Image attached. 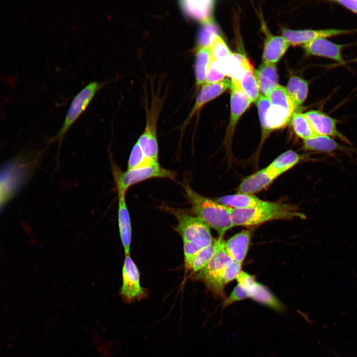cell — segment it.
Segmentation results:
<instances>
[{
	"label": "cell",
	"instance_id": "4",
	"mask_svg": "<svg viewBox=\"0 0 357 357\" xmlns=\"http://www.w3.org/2000/svg\"><path fill=\"white\" fill-rule=\"evenodd\" d=\"M112 163V172L118 195L125 194L131 186L153 178L174 179V172L162 167L159 162L122 172L116 164Z\"/></svg>",
	"mask_w": 357,
	"mask_h": 357
},
{
	"label": "cell",
	"instance_id": "16",
	"mask_svg": "<svg viewBox=\"0 0 357 357\" xmlns=\"http://www.w3.org/2000/svg\"><path fill=\"white\" fill-rule=\"evenodd\" d=\"M245 289L248 298L279 313L285 311V305L264 286L255 280Z\"/></svg>",
	"mask_w": 357,
	"mask_h": 357
},
{
	"label": "cell",
	"instance_id": "14",
	"mask_svg": "<svg viewBox=\"0 0 357 357\" xmlns=\"http://www.w3.org/2000/svg\"><path fill=\"white\" fill-rule=\"evenodd\" d=\"M157 119L155 115L147 117L145 129L137 141L145 156L155 162H158L159 155L156 133Z\"/></svg>",
	"mask_w": 357,
	"mask_h": 357
},
{
	"label": "cell",
	"instance_id": "13",
	"mask_svg": "<svg viewBox=\"0 0 357 357\" xmlns=\"http://www.w3.org/2000/svg\"><path fill=\"white\" fill-rule=\"evenodd\" d=\"M230 83L231 80L229 79L224 78L217 82L205 83L203 85L196 99L194 105L183 123V127L206 103L224 92L230 86Z\"/></svg>",
	"mask_w": 357,
	"mask_h": 357
},
{
	"label": "cell",
	"instance_id": "17",
	"mask_svg": "<svg viewBox=\"0 0 357 357\" xmlns=\"http://www.w3.org/2000/svg\"><path fill=\"white\" fill-rule=\"evenodd\" d=\"M118 221L119 233L125 255L130 254L132 230L129 213L125 201V195H118Z\"/></svg>",
	"mask_w": 357,
	"mask_h": 357
},
{
	"label": "cell",
	"instance_id": "6",
	"mask_svg": "<svg viewBox=\"0 0 357 357\" xmlns=\"http://www.w3.org/2000/svg\"><path fill=\"white\" fill-rule=\"evenodd\" d=\"M178 221L175 230L183 240L195 243L202 247L210 244L213 241L209 227L199 217L192 216L181 211L170 208Z\"/></svg>",
	"mask_w": 357,
	"mask_h": 357
},
{
	"label": "cell",
	"instance_id": "22",
	"mask_svg": "<svg viewBox=\"0 0 357 357\" xmlns=\"http://www.w3.org/2000/svg\"><path fill=\"white\" fill-rule=\"evenodd\" d=\"M290 45L283 36L267 35L263 49V61L275 64L285 54Z\"/></svg>",
	"mask_w": 357,
	"mask_h": 357
},
{
	"label": "cell",
	"instance_id": "38",
	"mask_svg": "<svg viewBox=\"0 0 357 357\" xmlns=\"http://www.w3.org/2000/svg\"><path fill=\"white\" fill-rule=\"evenodd\" d=\"M185 266L189 269L196 255L203 248L195 243L183 240Z\"/></svg>",
	"mask_w": 357,
	"mask_h": 357
},
{
	"label": "cell",
	"instance_id": "5",
	"mask_svg": "<svg viewBox=\"0 0 357 357\" xmlns=\"http://www.w3.org/2000/svg\"><path fill=\"white\" fill-rule=\"evenodd\" d=\"M111 81H91L77 93L70 103L60 130L51 139V142L58 141L59 146H60L70 128L84 112L97 92Z\"/></svg>",
	"mask_w": 357,
	"mask_h": 357
},
{
	"label": "cell",
	"instance_id": "15",
	"mask_svg": "<svg viewBox=\"0 0 357 357\" xmlns=\"http://www.w3.org/2000/svg\"><path fill=\"white\" fill-rule=\"evenodd\" d=\"M179 5L185 15L192 20L203 23L213 19L214 0H180Z\"/></svg>",
	"mask_w": 357,
	"mask_h": 357
},
{
	"label": "cell",
	"instance_id": "26",
	"mask_svg": "<svg viewBox=\"0 0 357 357\" xmlns=\"http://www.w3.org/2000/svg\"><path fill=\"white\" fill-rule=\"evenodd\" d=\"M211 59L212 55L210 47L197 49L195 65L197 87H200L205 84L208 66Z\"/></svg>",
	"mask_w": 357,
	"mask_h": 357
},
{
	"label": "cell",
	"instance_id": "20",
	"mask_svg": "<svg viewBox=\"0 0 357 357\" xmlns=\"http://www.w3.org/2000/svg\"><path fill=\"white\" fill-rule=\"evenodd\" d=\"M241 263L232 260L206 289L213 295L215 298L224 300L226 298L224 293L225 286L236 279L241 271Z\"/></svg>",
	"mask_w": 357,
	"mask_h": 357
},
{
	"label": "cell",
	"instance_id": "11",
	"mask_svg": "<svg viewBox=\"0 0 357 357\" xmlns=\"http://www.w3.org/2000/svg\"><path fill=\"white\" fill-rule=\"evenodd\" d=\"M304 114L317 134L338 138L350 143L349 139L337 129V119L317 110L309 111Z\"/></svg>",
	"mask_w": 357,
	"mask_h": 357
},
{
	"label": "cell",
	"instance_id": "3",
	"mask_svg": "<svg viewBox=\"0 0 357 357\" xmlns=\"http://www.w3.org/2000/svg\"><path fill=\"white\" fill-rule=\"evenodd\" d=\"M15 158L0 168V210L29 178L35 163Z\"/></svg>",
	"mask_w": 357,
	"mask_h": 357
},
{
	"label": "cell",
	"instance_id": "33",
	"mask_svg": "<svg viewBox=\"0 0 357 357\" xmlns=\"http://www.w3.org/2000/svg\"><path fill=\"white\" fill-rule=\"evenodd\" d=\"M212 57L222 65L231 57L232 53L222 39L218 35L216 37L210 46Z\"/></svg>",
	"mask_w": 357,
	"mask_h": 357
},
{
	"label": "cell",
	"instance_id": "27",
	"mask_svg": "<svg viewBox=\"0 0 357 357\" xmlns=\"http://www.w3.org/2000/svg\"><path fill=\"white\" fill-rule=\"evenodd\" d=\"M300 159L299 154L293 150H288L276 158L267 168L278 177L293 167Z\"/></svg>",
	"mask_w": 357,
	"mask_h": 357
},
{
	"label": "cell",
	"instance_id": "18",
	"mask_svg": "<svg viewBox=\"0 0 357 357\" xmlns=\"http://www.w3.org/2000/svg\"><path fill=\"white\" fill-rule=\"evenodd\" d=\"M251 234L250 230H244L225 241V250L233 260L242 263L248 250Z\"/></svg>",
	"mask_w": 357,
	"mask_h": 357
},
{
	"label": "cell",
	"instance_id": "36",
	"mask_svg": "<svg viewBox=\"0 0 357 357\" xmlns=\"http://www.w3.org/2000/svg\"><path fill=\"white\" fill-rule=\"evenodd\" d=\"M226 75L220 63L212 57L209 63L205 83H215L225 78Z\"/></svg>",
	"mask_w": 357,
	"mask_h": 357
},
{
	"label": "cell",
	"instance_id": "37",
	"mask_svg": "<svg viewBox=\"0 0 357 357\" xmlns=\"http://www.w3.org/2000/svg\"><path fill=\"white\" fill-rule=\"evenodd\" d=\"M248 298L246 290L238 284L234 288L231 294L226 298L220 305L222 309L236 302Z\"/></svg>",
	"mask_w": 357,
	"mask_h": 357
},
{
	"label": "cell",
	"instance_id": "24",
	"mask_svg": "<svg viewBox=\"0 0 357 357\" xmlns=\"http://www.w3.org/2000/svg\"><path fill=\"white\" fill-rule=\"evenodd\" d=\"M215 200L234 209L250 208L263 201L252 194L239 193L221 196L216 198Z\"/></svg>",
	"mask_w": 357,
	"mask_h": 357
},
{
	"label": "cell",
	"instance_id": "7",
	"mask_svg": "<svg viewBox=\"0 0 357 357\" xmlns=\"http://www.w3.org/2000/svg\"><path fill=\"white\" fill-rule=\"evenodd\" d=\"M122 280L119 295L124 302L129 303L146 298L147 291L140 285L138 269L130 254L125 255Z\"/></svg>",
	"mask_w": 357,
	"mask_h": 357
},
{
	"label": "cell",
	"instance_id": "25",
	"mask_svg": "<svg viewBox=\"0 0 357 357\" xmlns=\"http://www.w3.org/2000/svg\"><path fill=\"white\" fill-rule=\"evenodd\" d=\"M223 237H219L217 239H214L210 244L203 247L196 255L189 268V269L191 270L194 274L203 269L208 264L224 240Z\"/></svg>",
	"mask_w": 357,
	"mask_h": 357
},
{
	"label": "cell",
	"instance_id": "8",
	"mask_svg": "<svg viewBox=\"0 0 357 357\" xmlns=\"http://www.w3.org/2000/svg\"><path fill=\"white\" fill-rule=\"evenodd\" d=\"M230 88V118L224 139V143L227 147L230 145L238 120L252 103L250 99L231 81Z\"/></svg>",
	"mask_w": 357,
	"mask_h": 357
},
{
	"label": "cell",
	"instance_id": "21",
	"mask_svg": "<svg viewBox=\"0 0 357 357\" xmlns=\"http://www.w3.org/2000/svg\"><path fill=\"white\" fill-rule=\"evenodd\" d=\"M253 73L259 92L266 97L278 85L275 64L263 61Z\"/></svg>",
	"mask_w": 357,
	"mask_h": 357
},
{
	"label": "cell",
	"instance_id": "29",
	"mask_svg": "<svg viewBox=\"0 0 357 357\" xmlns=\"http://www.w3.org/2000/svg\"><path fill=\"white\" fill-rule=\"evenodd\" d=\"M286 88L297 108L306 99L308 91V83L300 77H290Z\"/></svg>",
	"mask_w": 357,
	"mask_h": 357
},
{
	"label": "cell",
	"instance_id": "12",
	"mask_svg": "<svg viewBox=\"0 0 357 357\" xmlns=\"http://www.w3.org/2000/svg\"><path fill=\"white\" fill-rule=\"evenodd\" d=\"M224 240L218 250L203 269L195 273L194 279L202 281L207 288L222 271L233 260L225 249Z\"/></svg>",
	"mask_w": 357,
	"mask_h": 357
},
{
	"label": "cell",
	"instance_id": "10",
	"mask_svg": "<svg viewBox=\"0 0 357 357\" xmlns=\"http://www.w3.org/2000/svg\"><path fill=\"white\" fill-rule=\"evenodd\" d=\"M302 46L307 55L326 58L340 64L346 63L343 57L342 52L347 45L336 44L326 38H319Z\"/></svg>",
	"mask_w": 357,
	"mask_h": 357
},
{
	"label": "cell",
	"instance_id": "9",
	"mask_svg": "<svg viewBox=\"0 0 357 357\" xmlns=\"http://www.w3.org/2000/svg\"><path fill=\"white\" fill-rule=\"evenodd\" d=\"M357 31V30H354L340 29L295 30L283 28L282 35L291 45L296 46L301 45L303 46L319 38L332 37Z\"/></svg>",
	"mask_w": 357,
	"mask_h": 357
},
{
	"label": "cell",
	"instance_id": "30",
	"mask_svg": "<svg viewBox=\"0 0 357 357\" xmlns=\"http://www.w3.org/2000/svg\"><path fill=\"white\" fill-rule=\"evenodd\" d=\"M271 105L281 107L294 114L297 109V106L292 100L286 87L278 85L267 95Z\"/></svg>",
	"mask_w": 357,
	"mask_h": 357
},
{
	"label": "cell",
	"instance_id": "28",
	"mask_svg": "<svg viewBox=\"0 0 357 357\" xmlns=\"http://www.w3.org/2000/svg\"><path fill=\"white\" fill-rule=\"evenodd\" d=\"M231 81L240 88L252 102H256L260 94L253 70H246L238 80L231 79Z\"/></svg>",
	"mask_w": 357,
	"mask_h": 357
},
{
	"label": "cell",
	"instance_id": "39",
	"mask_svg": "<svg viewBox=\"0 0 357 357\" xmlns=\"http://www.w3.org/2000/svg\"><path fill=\"white\" fill-rule=\"evenodd\" d=\"M333 2L340 5L350 11L357 14V0H339Z\"/></svg>",
	"mask_w": 357,
	"mask_h": 357
},
{
	"label": "cell",
	"instance_id": "19",
	"mask_svg": "<svg viewBox=\"0 0 357 357\" xmlns=\"http://www.w3.org/2000/svg\"><path fill=\"white\" fill-rule=\"evenodd\" d=\"M277 177L266 167L244 179L238 185L237 193H256L270 184Z\"/></svg>",
	"mask_w": 357,
	"mask_h": 357
},
{
	"label": "cell",
	"instance_id": "40",
	"mask_svg": "<svg viewBox=\"0 0 357 357\" xmlns=\"http://www.w3.org/2000/svg\"><path fill=\"white\" fill-rule=\"evenodd\" d=\"M351 63V62H357V58H354L353 59H352L350 60H348V61L346 62V63Z\"/></svg>",
	"mask_w": 357,
	"mask_h": 357
},
{
	"label": "cell",
	"instance_id": "1",
	"mask_svg": "<svg viewBox=\"0 0 357 357\" xmlns=\"http://www.w3.org/2000/svg\"><path fill=\"white\" fill-rule=\"evenodd\" d=\"M230 216L234 226H253L275 220H287L305 216L293 205L282 202L263 201L245 209L231 208Z\"/></svg>",
	"mask_w": 357,
	"mask_h": 357
},
{
	"label": "cell",
	"instance_id": "35",
	"mask_svg": "<svg viewBox=\"0 0 357 357\" xmlns=\"http://www.w3.org/2000/svg\"><path fill=\"white\" fill-rule=\"evenodd\" d=\"M255 103L258 109L262 128V136L264 137L270 133L267 127L266 118L267 113L271 107V104L267 97L261 94Z\"/></svg>",
	"mask_w": 357,
	"mask_h": 357
},
{
	"label": "cell",
	"instance_id": "31",
	"mask_svg": "<svg viewBox=\"0 0 357 357\" xmlns=\"http://www.w3.org/2000/svg\"><path fill=\"white\" fill-rule=\"evenodd\" d=\"M291 121L296 134L303 140L318 135L304 113L295 112Z\"/></svg>",
	"mask_w": 357,
	"mask_h": 357
},
{
	"label": "cell",
	"instance_id": "34",
	"mask_svg": "<svg viewBox=\"0 0 357 357\" xmlns=\"http://www.w3.org/2000/svg\"><path fill=\"white\" fill-rule=\"evenodd\" d=\"M157 162H158L152 161L145 156L136 141L131 151L127 162V170H132Z\"/></svg>",
	"mask_w": 357,
	"mask_h": 357
},
{
	"label": "cell",
	"instance_id": "32",
	"mask_svg": "<svg viewBox=\"0 0 357 357\" xmlns=\"http://www.w3.org/2000/svg\"><path fill=\"white\" fill-rule=\"evenodd\" d=\"M219 33V28L213 19L202 23L197 37L198 48L210 47Z\"/></svg>",
	"mask_w": 357,
	"mask_h": 357
},
{
	"label": "cell",
	"instance_id": "2",
	"mask_svg": "<svg viewBox=\"0 0 357 357\" xmlns=\"http://www.w3.org/2000/svg\"><path fill=\"white\" fill-rule=\"evenodd\" d=\"M182 186L196 216L215 230L219 237L235 227L230 216L232 208L200 194L187 183Z\"/></svg>",
	"mask_w": 357,
	"mask_h": 357
},
{
	"label": "cell",
	"instance_id": "23",
	"mask_svg": "<svg viewBox=\"0 0 357 357\" xmlns=\"http://www.w3.org/2000/svg\"><path fill=\"white\" fill-rule=\"evenodd\" d=\"M303 148L306 150L330 153L335 151H346L347 148L337 143L329 136L317 135L303 140Z\"/></svg>",
	"mask_w": 357,
	"mask_h": 357
}]
</instances>
